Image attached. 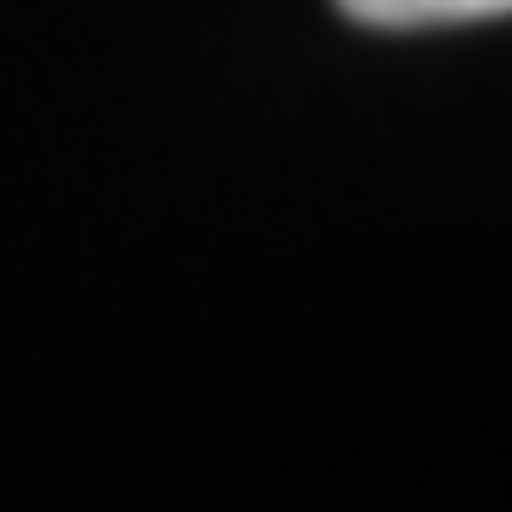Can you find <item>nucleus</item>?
<instances>
[{"mask_svg":"<svg viewBox=\"0 0 512 512\" xmlns=\"http://www.w3.org/2000/svg\"><path fill=\"white\" fill-rule=\"evenodd\" d=\"M360 27H453V20L512 14V0H333Z\"/></svg>","mask_w":512,"mask_h":512,"instance_id":"f257e3e1","label":"nucleus"}]
</instances>
